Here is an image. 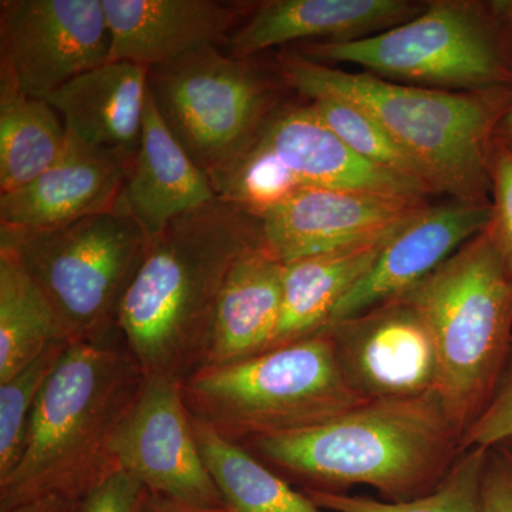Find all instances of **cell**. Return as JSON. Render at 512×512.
Returning <instances> with one entry per match:
<instances>
[{
  "label": "cell",
  "mask_w": 512,
  "mask_h": 512,
  "mask_svg": "<svg viewBox=\"0 0 512 512\" xmlns=\"http://www.w3.org/2000/svg\"><path fill=\"white\" fill-rule=\"evenodd\" d=\"M488 451L483 448L464 450L433 491L409 501L392 503L366 495L328 493L309 488L302 491L319 508L330 512H481Z\"/></svg>",
  "instance_id": "26"
},
{
  "label": "cell",
  "mask_w": 512,
  "mask_h": 512,
  "mask_svg": "<svg viewBox=\"0 0 512 512\" xmlns=\"http://www.w3.org/2000/svg\"><path fill=\"white\" fill-rule=\"evenodd\" d=\"M481 512H512V460L501 447L488 451Z\"/></svg>",
  "instance_id": "32"
},
{
  "label": "cell",
  "mask_w": 512,
  "mask_h": 512,
  "mask_svg": "<svg viewBox=\"0 0 512 512\" xmlns=\"http://www.w3.org/2000/svg\"><path fill=\"white\" fill-rule=\"evenodd\" d=\"M148 74V67L109 62L80 74L46 100L70 136L131 168L143 136Z\"/></svg>",
  "instance_id": "20"
},
{
  "label": "cell",
  "mask_w": 512,
  "mask_h": 512,
  "mask_svg": "<svg viewBox=\"0 0 512 512\" xmlns=\"http://www.w3.org/2000/svg\"><path fill=\"white\" fill-rule=\"evenodd\" d=\"M329 336L343 379L363 402L437 392L439 362L429 326L400 296L339 320Z\"/></svg>",
  "instance_id": "11"
},
{
  "label": "cell",
  "mask_w": 512,
  "mask_h": 512,
  "mask_svg": "<svg viewBox=\"0 0 512 512\" xmlns=\"http://www.w3.org/2000/svg\"><path fill=\"white\" fill-rule=\"evenodd\" d=\"M400 227L362 244L284 264L281 319L269 350L322 332L336 306L375 265Z\"/></svg>",
  "instance_id": "22"
},
{
  "label": "cell",
  "mask_w": 512,
  "mask_h": 512,
  "mask_svg": "<svg viewBox=\"0 0 512 512\" xmlns=\"http://www.w3.org/2000/svg\"><path fill=\"white\" fill-rule=\"evenodd\" d=\"M62 117L47 100L0 87V195L18 191L56 163L66 147Z\"/></svg>",
  "instance_id": "24"
},
{
  "label": "cell",
  "mask_w": 512,
  "mask_h": 512,
  "mask_svg": "<svg viewBox=\"0 0 512 512\" xmlns=\"http://www.w3.org/2000/svg\"><path fill=\"white\" fill-rule=\"evenodd\" d=\"M248 60L205 47L148 74L158 113L210 180L281 106L278 82Z\"/></svg>",
  "instance_id": "9"
},
{
  "label": "cell",
  "mask_w": 512,
  "mask_h": 512,
  "mask_svg": "<svg viewBox=\"0 0 512 512\" xmlns=\"http://www.w3.org/2000/svg\"><path fill=\"white\" fill-rule=\"evenodd\" d=\"M512 441V349L493 399L461 440V450H493Z\"/></svg>",
  "instance_id": "30"
},
{
  "label": "cell",
  "mask_w": 512,
  "mask_h": 512,
  "mask_svg": "<svg viewBox=\"0 0 512 512\" xmlns=\"http://www.w3.org/2000/svg\"><path fill=\"white\" fill-rule=\"evenodd\" d=\"M485 229L512 276V151L497 140L491 156V215Z\"/></svg>",
  "instance_id": "29"
},
{
  "label": "cell",
  "mask_w": 512,
  "mask_h": 512,
  "mask_svg": "<svg viewBox=\"0 0 512 512\" xmlns=\"http://www.w3.org/2000/svg\"><path fill=\"white\" fill-rule=\"evenodd\" d=\"M262 242L259 218L221 198L151 237L117 318L144 375L183 383L204 367L229 272Z\"/></svg>",
  "instance_id": "1"
},
{
  "label": "cell",
  "mask_w": 512,
  "mask_h": 512,
  "mask_svg": "<svg viewBox=\"0 0 512 512\" xmlns=\"http://www.w3.org/2000/svg\"><path fill=\"white\" fill-rule=\"evenodd\" d=\"M412 0H269L256 6L228 42L229 56L249 59L276 46L365 39L419 15Z\"/></svg>",
  "instance_id": "18"
},
{
  "label": "cell",
  "mask_w": 512,
  "mask_h": 512,
  "mask_svg": "<svg viewBox=\"0 0 512 512\" xmlns=\"http://www.w3.org/2000/svg\"><path fill=\"white\" fill-rule=\"evenodd\" d=\"M427 205L366 192L303 188L258 218L266 251L289 264L382 237Z\"/></svg>",
  "instance_id": "13"
},
{
  "label": "cell",
  "mask_w": 512,
  "mask_h": 512,
  "mask_svg": "<svg viewBox=\"0 0 512 512\" xmlns=\"http://www.w3.org/2000/svg\"><path fill=\"white\" fill-rule=\"evenodd\" d=\"M217 198L210 177L173 136L148 89L140 147L114 211L156 237L175 218Z\"/></svg>",
  "instance_id": "19"
},
{
  "label": "cell",
  "mask_w": 512,
  "mask_h": 512,
  "mask_svg": "<svg viewBox=\"0 0 512 512\" xmlns=\"http://www.w3.org/2000/svg\"><path fill=\"white\" fill-rule=\"evenodd\" d=\"M429 326L439 393L463 440L493 399L512 349V276L483 229L399 295Z\"/></svg>",
  "instance_id": "5"
},
{
  "label": "cell",
  "mask_w": 512,
  "mask_h": 512,
  "mask_svg": "<svg viewBox=\"0 0 512 512\" xmlns=\"http://www.w3.org/2000/svg\"><path fill=\"white\" fill-rule=\"evenodd\" d=\"M130 165L67 133L66 147L52 167L18 191L0 195V228L33 234L113 211Z\"/></svg>",
  "instance_id": "16"
},
{
  "label": "cell",
  "mask_w": 512,
  "mask_h": 512,
  "mask_svg": "<svg viewBox=\"0 0 512 512\" xmlns=\"http://www.w3.org/2000/svg\"><path fill=\"white\" fill-rule=\"evenodd\" d=\"M60 339L62 325L45 293L18 254L0 247V383Z\"/></svg>",
  "instance_id": "25"
},
{
  "label": "cell",
  "mask_w": 512,
  "mask_h": 512,
  "mask_svg": "<svg viewBox=\"0 0 512 512\" xmlns=\"http://www.w3.org/2000/svg\"><path fill=\"white\" fill-rule=\"evenodd\" d=\"M2 82L46 100L110 62L101 0H6L0 6Z\"/></svg>",
  "instance_id": "10"
},
{
  "label": "cell",
  "mask_w": 512,
  "mask_h": 512,
  "mask_svg": "<svg viewBox=\"0 0 512 512\" xmlns=\"http://www.w3.org/2000/svg\"><path fill=\"white\" fill-rule=\"evenodd\" d=\"M181 387L192 416L238 444L318 426L367 403L343 379L323 332L244 362L202 367Z\"/></svg>",
  "instance_id": "7"
},
{
  "label": "cell",
  "mask_w": 512,
  "mask_h": 512,
  "mask_svg": "<svg viewBox=\"0 0 512 512\" xmlns=\"http://www.w3.org/2000/svg\"><path fill=\"white\" fill-rule=\"evenodd\" d=\"M148 237L133 218L100 212L63 227L2 232L45 293L70 343H97L117 332L121 302L143 264Z\"/></svg>",
  "instance_id": "8"
},
{
  "label": "cell",
  "mask_w": 512,
  "mask_h": 512,
  "mask_svg": "<svg viewBox=\"0 0 512 512\" xmlns=\"http://www.w3.org/2000/svg\"><path fill=\"white\" fill-rule=\"evenodd\" d=\"M311 109L353 151L367 163L436 188L427 171L372 116L349 101L318 97Z\"/></svg>",
  "instance_id": "27"
},
{
  "label": "cell",
  "mask_w": 512,
  "mask_h": 512,
  "mask_svg": "<svg viewBox=\"0 0 512 512\" xmlns=\"http://www.w3.org/2000/svg\"><path fill=\"white\" fill-rule=\"evenodd\" d=\"M146 380L119 330L70 343L33 407L18 464L0 480V512L43 495L83 500L119 470L114 440Z\"/></svg>",
  "instance_id": "3"
},
{
  "label": "cell",
  "mask_w": 512,
  "mask_h": 512,
  "mask_svg": "<svg viewBox=\"0 0 512 512\" xmlns=\"http://www.w3.org/2000/svg\"><path fill=\"white\" fill-rule=\"evenodd\" d=\"M82 500H72L63 495H43L28 503L16 505L3 512H79Z\"/></svg>",
  "instance_id": "33"
},
{
  "label": "cell",
  "mask_w": 512,
  "mask_h": 512,
  "mask_svg": "<svg viewBox=\"0 0 512 512\" xmlns=\"http://www.w3.org/2000/svg\"><path fill=\"white\" fill-rule=\"evenodd\" d=\"M278 76L308 99L345 100L366 111L427 171L437 194L491 205V156L512 86L447 92L346 72L293 50L279 55Z\"/></svg>",
  "instance_id": "4"
},
{
  "label": "cell",
  "mask_w": 512,
  "mask_h": 512,
  "mask_svg": "<svg viewBox=\"0 0 512 512\" xmlns=\"http://www.w3.org/2000/svg\"><path fill=\"white\" fill-rule=\"evenodd\" d=\"M495 140L503 144V146L510 148L512 151V101L510 109L507 110L503 120H501L500 126L497 128Z\"/></svg>",
  "instance_id": "35"
},
{
  "label": "cell",
  "mask_w": 512,
  "mask_h": 512,
  "mask_svg": "<svg viewBox=\"0 0 512 512\" xmlns=\"http://www.w3.org/2000/svg\"><path fill=\"white\" fill-rule=\"evenodd\" d=\"M284 264L262 244L229 272L215 313L204 367L244 362L271 349L281 319Z\"/></svg>",
  "instance_id": "21"
},
{
  "label": "cell",
  "mask_w": 512,
  "mask_h": 512,
  "mask_svg": "<svg viewBox=\"0 0 512 512\" xmlns=\"http://www.w3.org/2000/svg\"><path fill=\"white\" fill-rule=\"evenodd\" d=\"M146 494L140 478L117 470L83 498L79 512H141Z\"/></svg>",
  "instance_id": "31"
},
{
  "label": "cell",
  "mask_w": 512,
  "mask_h": 512,
  "mask_svg": "<svg viewBox=\"0 0 512 512\" xmlns=\"http://www.w3.org/2000/svg\"><path fill=\"white\" fill-rule=\"evenodd\" d=\"M241 446L302 490L343 493L367 485L392 503L429 494L463 453L437 392L363 403L318 426Z\"/></svg>",
  "instance_id": "2"
},
{
  "label": "cell",
  "mask_w": 512,
  "mask_h": 512,
  "mask_svg": "<svg viewBox=\"0 0 512 512\" xmlns=\"http://www.w3.org/2000/svg\"><path fill=\"white\" fill-rule=\"evenodd\" d=\"M500 447L503 448L505 453H507L508 456H510V458L512 460V441H511V443L504 444V446H500ZM495 448H497V447H495Z\"/></svg>",
  "instance_id": "36"
},
{
  "label": "cell",
  "mask_w": 512,
  "mask_h": 512,
  "mask_svg": "<svg viewBox=\"0 0 512 512\" xmlns=\"http://www.w3.org/2000/svg\"><path fill=\"white\" fill-rule=\"evenodd\" d=\"M490 215L491 205L458 201L437 207L427 205L394 232L375 265L336 306L328 326L396 298L419 284L480 234Z\"/></svg>",
  "instance_id": "15"
},
{
  "label": "cell",
  "mask_w": 512,
  "mask_h": 512,
  "mask_svg": "<svg viewBox=\"0 0 512 512\" xmlns=\"http://www.w3.org/2000/svg\"><path fill=\"white\" fill-rule=\"evenodd\" d=\"M119 470L151 493L197 508H224L202 460L181 382L147 377L113 444Z\"/></svg>",
  "instance_id": "12"
},
{
  "label": "cell",
  "mask_w": 512,
  "mask_h": 512,
  "mask_svg": "<svg viewBox=\"0 0 512 512\" xmlns=\"http://www.w3.org/2000/svg\"><path fill=\"white\" fill-rule=\"evenodd\" d=\"M70 342L56 340L32 363L0 383V480L18 464L33 407Z\"/></svg>",
  "instance_id": "28"
},
{
  "label": "cell",
  "mask_w": 512,
  "mask_h": 512,
  "mask_svg": "<svg viewBox=\"0 0 512 512\" xmlns=\"http://www.w3.org/2000/svg\"><path fill=\"white\" fill-rule=\"evenodd\" d=\"M141 512H228L227 508H197L190 507L170 500V498L161 497V495L148 491L144 498Z\"/></svg>",
  "instance_id": "34"
},
{
  "label": "cell",
  "mask_w": 512,
  "mask_h": 512,
  "mask_svg": "<svg viewBox=\"0 0 512 512\" xmlns=\"http://www.w3.org/2000/svg\"><path fill=\"white\" fill-rule=\"evenodd\" d=\"M293 52L350 63L386 80L447 92L512 86V2L434 0L402 25L365 39L303 43Z\"/></svg>",
  "instance_id": "6"
},
{
  "label": "cell",
  "mask_w": 512,
  "mask_h": 512,
  "mask_svg": "<svg viewBox=\"0 0 512 512\" xmlns=\"http://www.w3.org/2000/svg\"><path fill=\"white\" fill-rule=\"evenodd\" d=\"M303 188L366 192L400 200L429 202L426 185L367 163L311 106H279L255 136Z\"/></svg>",
  "instance_id": "14"
},
{
  "label": "cell",
  "mask_w": 512,
  "mask_h": 512,
  "mask_svg": "<svg viewBox=\"0 0 512 512\" xmlns=\"http://www.w3.org/2000/svg\"><path fill=\"white\" fill-rule=\"evenodd\" d=\"M110 32V62L165 66L229 42L237 8L217 0H101Z\"/></svg>",
  "instance_id": "17"
},
{
  "label": "cell",
  "mask_w": 512,
  "mask_h": 512,
  "mask_svg": "<svg viewBox=\"0 0 512 512\" xmlns=\"http://www.w3.org/2000/svg\"><path fill=\"white\" fill-rule=\"evenodd\" d=\"M191 421L202 460L228 512H325L247 448L192 414Z\"/></svg>",
  "instance_id": "23"
}]
</instances>
